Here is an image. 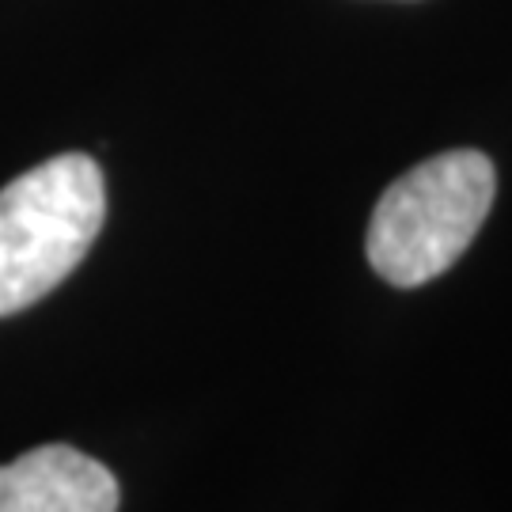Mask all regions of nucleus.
<instances>
[{"label": "nucleus", "instance_id": "f257e3e1", "mask_svg": "<svg viewBox=\"0 0 512 512\" xmlns=\"http://www.w3.org/2000/svg\"><path fill=\"white\" fill-rule=\"evenodd\" d=\"M107 217L103 171L84 152L31 167L0 190V319L54 293Z\"/></svg>", "mask_w": 512, "mask_h": 512}, {"label": "nucleus", "instance_id": "f03ea898", "mask_svg": "<svg viewBox=\"0 0 512 512\" xmlns=\"http://www.w3.org/2000/svg\"><path fill=\"white\" fill-rule=\"evenodd\" d=\"M494 190V164L475 148L440 152L406 171L384 190L368 224L372 270L399 289L440 277L486 224Z\"/></svg>", "mask_w": 512, "mask_h": 512}, {"label": "nucleus", "instance_id": "7ed1b4c3", "mask_svg": "<svg viewBox=\"0 0 512 512\" xmlns=\"http://www.w3.org/2000/svg\"><path fill=\"white\" fill-rule=\"evenodd\" d=\"M118 478L69 444H42L0 467V512H118Z\"/></svg>", "mask_w": 512, "mask_h": 512}]
</instances>
